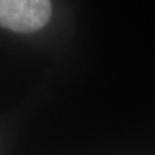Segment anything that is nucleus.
<instances>
[{
  "label": "nucleus",
  "instance_id": "nucleus-1",
  "mask_svg": "<svg viewBox=\"0 0 155 155\" xmlns=\"http://www.w3.org/2000/svg\"><path fill=\"white\" fill-rule=\"evenodd\" d=\"M52 14L50 0H0V26L17 31H38Z\"/></svg>",
  "mask_w": 155,
  "mask_h": 155
}]
</instances>
